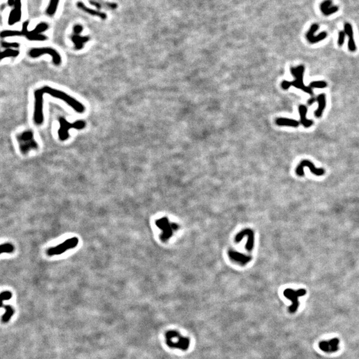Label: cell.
Returning a JSON list of instances; mask_svg holds the SVG:
<instances>
[{
  "label": "cell",
  "mask_w": 359,
  "mask_h": 359,
  "mask_svg": "<svg viewBox=\"0 0 359 359\" xmlns=\"http://www.w3.org/2000/svg\"><path fill=\"white\" fill-rule=\"evenodd\" d=\"M15 250V247L10 243H5L1 245V253H12Z\"/></svg>",
  "instance_id": "4316f807"
},
{
  "label": "cell",
  "mask_w": 359,
  "mask_h": 359,
  "mask_svg": "<svg viewBox=\"0 0 359 359\" xmlns=\"http://www.w3.org/2000/svg\"><path fill=\"white\" fill-rule=\"evenodd\" d=\"M305 71V67L303 65H299L297 67H291V73L295 77V80L293 81H283L281 83V87L287 90L291 86H293L297 88L301 89L304 92L307 93L311 95H313L312 88L310 87L305 86L303 83V75Z\"/></svg>",
  "instance_id": "7a4b0ae2"
},
{
  "label": "cell",
  "mask_w": 359,
  "mask_h": 359,
  "mask_svg": "<svg viewBox=\"0 0 359 359\" xmlns=\"http://www.w3.org/2000/svg\"><path fill=\"white\" fill-rule=\"evenodd\" d=\"M71 39L72 41L73 42L74 45H75V49L78 50L83 48L84 46L83 45L84 43H87V42L89 40V38L88 37H81L79 35L74 34L71 37Z\"/></svg>",
  "instance_id": "603a6c76"
},
{
  "label": "cell",
  "mask_w": 359,
  "mask_h": 359,
  "mask_svg": "<svg viewBox=\"0 0 359 359\" xmlns=\"http://www.w3.org/2000/svg\"><path fill=\"white\" fill-rule=\"evenodd\" d=\"M19 51L12 49H7L1 53V60L7 57H16L19 55Z\"/></svg>",
  "instance_id": "d4e9b609"
},
{
  "label": "cell",
  "mask_w": 359,
  "mask_h": 359,
  "mask_svg": "<svg viewBox=\"0 0 359 359\" xmlns=\"http://www.w3.org/2000/svg\"><path fill=\"white\" fill-rule=\"evenodd\" d=\"M245 235H247L248 236V241L247 243L246 244V249L248 251H251L253 248V241H254V236H253V232L252 230H249V229H246L241 231L240 233H239L236 235L235 237V241L236 242H240L241 240H242V237H244Z\"/></svg>",
  "instance_id": "e0dca14e"
},
{
  "label": "cell",
  "mask_w": 359,
  "mask_h": 359,
  "mask_svg": "<svg viewBox=\"0 0 359 359\" xmlns=\"http://www.w3.org/2000/svg\"><path fill=\"white\" fill-rule=\"evenodd\" d=\"M44 54L49 55L53 59V62L57 66L60 65L61 63V57L55 49L51 47H41V48H34L31 49L29 52V55L32 58H37Z\"/></svg>",
  "instance_id": "ba28073f"
},
{
  "label": "cell",
  "mask_w": 359,
  "mask_h": 359,
  "mask_svg": "<svg viewBox=\"0 0 359 359\" xmlns=\"http://www.w3.org/2000/svg\"><path fill=\"white\" fill-rule=\"evenodd\" d=\"M345 32L348 35L349 40H348V49L352 52L355 51L356 49V47L355 45V42L354 41V35H353V30L352 25L349 23H346L345 24Z\"/></svg>",
  "instance_id": "d6986e66"
},
{
  "label": "cell",
  "mask_w": 359,
  "mask_h": 359,
  "mask_svg": "<svg viewBox=\"0 0 359 359\" xmlns=\"http://www.w3.org/2000/svg\"><path fill=\"white\" fill-rule=\"evenodd\" d=\"M306 166L308 167L310 169L311 172L316 176H323L325 172L323 168H316L311 161L304 160L300 162L296 168V173L298 176H304V168Z\"/></svg>",
  "instance_id": "4fadbf2b"
},
{
  "label": "cell",
  "mask_w": 359,
  "mask_h": 359,
  "mask_svg": "<svg viewBox=\"0 0 359 359\" xmlns=\"http://www.w3.org/2000/svg\"><path fill=\"white\" fill-rule=\"evenodd\" d=\"M316 101L318 102V108L315 111V115L316 117H321L323 110L326 107V95L325 94H321L316 98Z\"/></svg>",
  "instance_id": "44dd1931"
},
{
  "label": "cell",
  "mask_w": 359,
  "mask_h": 359,
  "mask_svg": "<svg viewBox=\"0 0 359 359\" xmlns=\"http://www.w3.org/2000/svg\"><path fill=\"white\" fill-rule=\"evenodd\" d=\"M228 255L231 260L239 263L241 264V265H245L248 261L251 260V257L247 256L244 254H242V253L234 251H230L228 252Z\"/></svg>",
  "instance_id": "ac0fdd59"
},
{
  "label": "cell",
  "mask_w": 359,
  "mask_h": 359,
  "mask_svg": "<svg viewBox=\"0 0 359 359\" xmlns=\"http://www.w3.org/2000/svg\"><path fill=\"white\" fill-rule=\"evenodd\" d=\"M83 28L81 25H76L74 26V28H73L74 33L77 35L80 34L83 31Z\"/></svg>",
  "instance_id": "e575fe53"
},
{
  "label": "cell",
  "mask_w": 359,
  "mask_h": 359,
  "mask_svg": "<svg viewBox=\"0 0 359 359\" xmlns=\"http://www.w3.org/2000/svg\"><path fill=\"white\" fill-rule=\"evenodd\" d=\"M307 291L304 289H300L299 290H294L292 289H287L284 291V296L287 299L291 300L292 303L291 305L289 308V312L291 313H294L299 308V297L304 296Z\"/></svg>",
  "instance_id": "9c48e42d"
},
{
  "label": "cell",
  "mask_w": 359,
  "mask_h": 359,
  "mask_svg": "<svg viewBox=\"0 0 359 359\" xmlns=\"http://www.w3.org/2000/svg\"><path fill=\"white\" fill-rule=\"evenodd\" d=\"M339 340L337 338H334L329 341H323L319 342V348L326 353H333L339 350Z\"/></svg>",
  "instance_id": "5bb4252c"
},
{
  "label": "cell",
  "mask_w": 359,
  "mask_h": 359,
  "mask_svg": "<svg viewBox=\"0 0 359 359\" xmlns=\"http://www.w3.org/2000/svg\"><path fill=\"white\" fill-rule=\"evenodd\" d=\"M2 45L5 48H18L19 47V44L18 43H8V42L2 41Z\"/></svg>",
  "instance_id": "4dcf8cb0"
},
{
  "label": "cell",
  "mask_w": 359,
  "mask_h": 359,
  "mask_svg": "<svg viewBox=\"0 0 359 359\" xmlns=\"http://www.w3.org/2000/svg\"><path fill=\"white\" fill-rule=\"evenodd\" d=\"M41 88L43 90L44 94H47L53 97H55L64 101L68 106H70L75 110L77 113H83L85 110V108H84V105L81 103L78 102L75 98L68 95L65 92L49 86H45Z\"/></svg>",
  "instance_id": "6da1fadb"
},
{
  "label": "cell",
  "mask_w": 359,
  "mask_h": 359,
  "mask_svg": "<svg viewBox=\"0 0 359 359\" xmlns=\"http://www.w3.org/2000/svg\"><path fill=\"white\" fill-rule=\"evenodd\" d=\"M43 94L42 88H38L34 92L35 106H34V122L37 124H41L44 121L43 114Z\"/></svg>",
  "instance_id": "5b68a950"
},
{
  "label": "cell",
  "mask_w": 359,
  "mask_h": 359,
  "mask_svg": "<svg viewBox=\"0 0 359 359\" xmlns=\"http://www.w3.org/2000/svg\"><path fill=\"white\" fill-rule=\"evenodd\" d=\"M318 29H319V25L316 23H314L311 26L309 31L307 32V35H306V37H307V39L309 41V43H317V42L323 40L326 38L327 33L326 32H322L317 36L314 35L316 31L318 30Z\"/></svg>",
  "instance_id": "9a60e30c"
},
{
  "label": "cell",
  "mask_w": 359,
  "mask_h": 359,
  "mask_svg": "<svg viewBox=\"0 0 359 359\" xmlns=\"http://www.w3.org/2000/svg\"><path fill=\"white\" fill-rule=\"evenodd\" d=\"M79 243L78 238L77 237H73L71 238L67 239L62 244L54 247H51L47 250V255L49 256L59 255L63 254L66 251L75 248Z\"/></svg>",
  "instance_id": "8992f818"
},
{
  "label": "cell",
  "mask_w": 359,
  "mask_h": 359,
  "mask_svg": "<svg viewBox=\"0 0 359 359\" xmlns=\"http://www.w3.org/2000/svg\"><path fill=\"white\" fill-rule=\"evenodd\" d=\"M331 6H332L331 0H325V1H324L323 3L321 4L320 8H321V12L323 13L325 11H326L327 9H329Z\"/></svg>",
  "instance_id": "f546056e"
},
{
  "label": "cell",
  "mask_w": 359,
  "mask_h": 359,
  "mask_svg": "<svg viewBox=\"0 0 359 359\" xmlns=\"http://www.w3.org/2000/svg\"><path fill=\"white\" fill-rule=\"evenodd\" d=\"M345 35L346 33L344 31H340L339 34V39H338V44H339V46H342L344 43V41H345Z\"/></svg>",
  "instance_id": "d6a6232c"
},
{
  "label": "cell",
  "mask_w": 359,
  "mask_h": 359,
  "mask_svg": "<svg viewBox=\"0 0 359 359\" xmlns=\"http://www.w3.org/2000/svg\"><path fill=\"white\" fill-rule=\"evenodd\" d=\"M29 25V22H25L22 25V30L19 31V37L24 36L29 41H44L47 39V37L41 33L44 32L49 26L46 23H41L32 31H28V28Z\"/></svg>",
  "instance_id": "3957f363"
},
{
  "label": "cell",
  "mask_w": 359,
  "mask_h": 359,
  "mask_svg": "<svg viewBox=\"0 0 359 359\" xmlns=\"http://www.w3.org/2000/svg\"><path fill=\"white\" fill-rule=\"evenodd\" d=\"M4 307L7 310L6 313L3 315V321L5 322V321H7L8 320H9V319L11 317L13 313V310L12 308V307H10L9 305L4 306Z\"/></svg>",
  "instance_id": "f1b7e54d"
},
{
  "label": "cell",
  "mask_w": 359,
  "mask_h": 359,
  "mask_svg": "<svg viewBox=\"0 0 359 359\" xmlns=\"http://www.w3.org/2000/svg\"><path fill=\"white\" fill-rule=\"evenodd\" d=\"M316 101V99H315V98H311V99H310L309 100V101H308V104H309V105L313 104Z\"/></svg>",
  "instance_id": "d590c367"
},
{
  "label": "cell",
  "mask_w": 359,
  "mask_h": 359,
  "mask_svg": "<svg viewBox=\"0 0 359 359\" xmlns=\"http://www.w3.org/2000/svg\"><path fill=\"white\" fill-rule=\"evenodd\" d=\"M8 3L9 6L14 7L10 12L8 18L9 25H13L22 18V2L21 0H8Z\"/></svg>",
  "instance_id": "7c38bea8"
},
{
  "label": "cell",
  "mask_w": 359,
  "mask_h": 359,
  "mask_svg": "<svg viewBox=\"0 0 359 359\" xmlns=\"http://www.w3.org/2000/svg\"><path fill=\"white\" fill-rule=\"evenodd\" d=\"M2 301L4 300H7V299H9L10 298L12 297V293L9 291H3L2 293Z\"/></svg>",
  "instance_id": "836d02e7"
},
{
  "label": "cell",
  "mask_w": 359,
  "mask_h": 359,
  "mask_svg": "<svg viewBox=\"0 0 359 359\" xmlns=\"http://www.w3.org/2000/svg\"><path fill=\"white\" fill-rule=\"evenodd\" d=\"M299 112L301 117V123L305 128H309L313 124V120H308L306 118V114L307 113V108L305 105H299Z\"/></svg>",
  "instance_id": "ffe728a7"
},
{
  "label": "cell",
  "mask_w": 359,
  "mask_h": 359,
  "mask_svg": "<svg viewBox=\"0 0 359 359\" xmlns=\"http://www.w3.org/2000/svg\"><path fill=\"white\" fill-rule=\"evenodd\" d=\"M156 224L158 228L162 230L160 239L163 241H166L169 238H170L173 234V231L178 228L177 224L170 223L166 218H162L157 220Z\"/></svg>",
  "instance_id": "8fae6325"
},
{
  "label": "cell",
  "mask_w": 359,
  "mask_h": 359,
  "mask_svg": "<svg viewBox=\"0 0 359 359\" xmlns=\"http://www.w3.org/2000/svg\"><path fill=\"white\" fill-rule=\"evenodd\" d=\"M101 5L103 9H106L109 10H114L117 9L118 4L114 2H107L104 0H94Z\"/></svg>",
  "instance_id": "484cf974"
},
{
  "label": "cell",
  "mask_w": 359,
  "mask_h": 359,
  "mask_svg": "<svg viewBox=\"0 0 359 359\" xmlns=\"http://www.w3.org/2000/svg\"><path fill=\"white\" fill-rule=\"evenodd\" d=\"M20 150L23 154L27 153L29 150L34 149L38 147V144L33 139V134L31 131H26L21 134L18 137Z\"/></svg>",
  "instance_id": "30bf717a"
},
{
  "label": "cell",
  "mask_w": 359,
  "mask_h": 359,
  "mask_svg": "<svg viewBox=\"0 0 359 359\" xmlns=\"http://www.w3.org/2000/svg\"><path fill=\"white\" fill-rule=\"evenodd\" d=\"M167 345L170 347H176L181 350H187L190 345L189 339L180 336L178 332L170 331L166 334Z\"/></svg>",
  "instance_id": "52a82bcc"
},
{
  "label": "cell",
  "mask_w": 359,
  "mask_h": 359,
  "mask_svg": "<svg viewBox=\"0 0 359 359\" xmlns=\"http://www.w3.org/2000/svg\"><path fill=\"white\" fill-rule=\"evenodd\" d=\"M327 86V83L325 81H313L309 84V87L312 88H323Z\"/></svg>",
  "instance_id": "83f0119b"
},
{
  "label": "cell",
  "mask_w": 359,
  "mask_h": 359,
  "mask_svg": "<svg viewBox=\"0 0 359 359\" xmlns=\"http://www.w3.org/2000/svg\"><path fill=\"white\" fill-rule=\"evenodd\" d=\"M276 123L281 126H291V127H298L299 123L297 120L287 118H277L276 120Z\"/></svg>",
  "instance_id": "7402d4cb"
},
{
  "label": "cell",
  "mask_w": 359,
  "mask_h": 359,
  "mask_svg": "<svg viewBox=\"0 0 359 359\" xmlns=\"http://www.w3.org/2000/svg\"><path fill=\"white\" fill-rule=\"evenodd\" d=\"M59 1L60 0H50L49 6L46 10V13L47 15H49V16H53L57 9Z\"/></svg>",
  "instance_id": "cb8c5ba5"
},
{
  "label": "cell",
  "mask_w": 359,
  "mask_h": 359,
  "mask_svg": "<svg viewBox=\"0 0 359 359\" xmlns=\"http://www.w3.org/2000/svg\"><path fill=\"white\" fill-rule=\"evenodd\" d=\"M59 122L60 124V128L58 130V135H59V139L62 141L66 140L69 137V134H68V130L69 129H75L81 130L84 129L86 126V123L83 120H77L75 123H68L65 118L61 117L59 119Z\"/></svg>",
  "instance_id": "277c9868"
},
{
  "label": "cell",
  "mask_w": 359,
  "mask_h": 359,
  "mask_svg": "<svg viewBox=\"0 0 359 359\" xmlns=\"http://www.w3.org/2000/svg\"><path fill=\"white\" fill-rule=\"evenodd\" d=\"M76 6L79 9H81L83 12L93 15V16H97L103 20H105L107 18V15L105 13L99 11V9H93L91 8H89L87 6H86L82 2H77Z\"/></svg>",
  "instance_id": "2e32d148"
},
{
  "label": "cell",
  "mask_w": 359,
  "mask_h": 359,
  "mask_svg": "<svg viewBox=\"0 0 359 359\" xmlns=\"http://www.w3.org/2000/svg\"><path fill=\"white\" fill-rule=\"evenodd\" d=\"M338 10H339V8H338L337 6H332L331 8H329V9H327L326 11H325L323 13L325 15H332V13H336Z\"/></svg>",
  "instance_id": "1f68e13d"
}]
</instances>
